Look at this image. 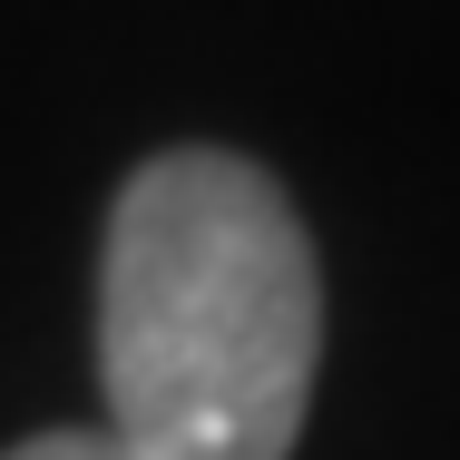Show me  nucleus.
Returning a JSON list of instances; mask_svg holds the SVG:
<instances>
[{"label":"nucleus","mask_w":460,"mask_h":460,"mask_svg":"<svg viewBox=\"0 0 460 460\" xmlns=\"http://www.w3.org/2000/svg\"><path fill=\"white\" fill-rule=\"evenodd\" d=\"M323 363V284L284 186L167 147L118 186L98 255V392L128 460H284Z\"/></svg>","instance_id":"obj_1"},{"label":"nucleus","mask_w":460,"mask_h":460,"mask_svg":"<svg viewBox=\"0 0 460 460\" xmlns=\"http://www.w3.org/2000/svg\"><path fill=\"white\" fill-rule=\"evenodd\" d=\"M0 460H128L108 431H40V441H20V451H0Z\"/></svg>","instance_id":"obj_2"}]
</instances>
